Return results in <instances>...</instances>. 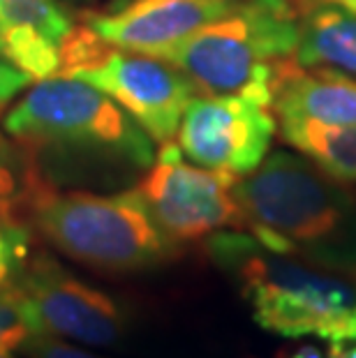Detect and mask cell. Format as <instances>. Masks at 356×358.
Returning a JSON list of instances; mask_svg holds the SVG:
<instances>
[{"mask_svg":"<svg viewBox=\"0 0 356 358\" xmlns=\"http://www.w3.org/2000/svg\"><path fill=\"white\" fill-rule=\"evenodd\" d=\"M236 176L187 164L178 143H162L137 187L150 215L176 243L197 241L222 229H243L234 199Z\"/></svg>","mask_w":356,"mask_h":358,"instance_id":"8","label":"cell"},{"mask_svg":"<svg viewBox=\"0 0 356 358\" xmlns=\"http://www.w3.org/2000/svg\"><path fill=\"white\" fill-rule=\"evenodd\" d=\"M30 83H33V79L0 53V109H3L5 104H10L21 90H26L30 86Z\"/></svg>","mask_w":356,"mask_h":358,"instance_id":"20","label":"cell"},{"mask_svg":"<svg viewBox=\"0 0 356 358\" xmlns=\"http://www.w3.org/2000/svg\"><path fill=\"white\" fill-rule=\"evenodd\" d=\"M234 199L264 248L356 275V199L310 159L276 150L236 180Z\"/></svg>","mask_w":356,"mask_h":358,"instance_id":"1","label":"cell"},{"mask_svg":"<svg viewBox=\"0 0 356 358\" xmlns=\"http://www.w3.org/2000/svg\"><path fill=\"white\" fill-rule=\"evenodd\" d=\"M30 255L28 224L0 222V292L10 285Z\"/></svg>","mask_w":356,"mask_h":358,"instance_id":"17","label":"cell"},{"mask_svg":"<svg viewBox=\"0 0 356 358\" xmlns=\"http://www.w3.org/2000/svg\"><path fill=\"white\" fill-rule=\"evenodd\" d=\"M278 132L271 106L245 95L192 97L178 125V148L194 164L243 178L269 155Z\"/></svg>","mask_w":356,"mask_h":358,"instance_id":"9","label":"cell"},{"mask_svg":"<svg viewBox=\"0 0 356 358\" xmlns=\"http://www.w3.org/2000/svg\"><path fill=\"white\" fill-rule=\"evenodd\" d=\"M299 10L292 0H238L225 17L162 49L206 95H245L271 106L276 65L297 49Z\"/></svg>","mask_w":356,"mask_h":358,"instance_id":"3","label":"cell"},{"mask_svg":"<svg viewBox=\"0 0 356 358\" xmlns=\"http://www.w3.org/2000/svg\"><path fill=\"white\" fill-rule=\"evenodd\" d=\"M3 129L30 148L58 146L148 169L150 134L104 90L72 77L35 81L3 118Z\"/></svg>","mask_w":356,"mask_h":358,"instance_id":"5","label":"cell"},{"mask_svg":"<svg viewBox=\"0 0 356 358\" xmlns=\"http://www.w3.org/2000/svg\"><path fill=\"white\" fill-rule=\"evenodd\" d=\"M0 14L10 26L33 28L58 44L72 30V19L54 0H0Z\"/></svg>","mask_w":356,"mask_h":358,"instance_id":"16","label":"cell"},{"mask_svg":"<svg viewBox=\"0 0 356 358\" xmlns=\"http://www.w3.org/2000/svg\"><path fill=\"white\" fill-rule=\"evenodd\" d=\"M19 352L24 358H104L88 352V349L77 347V342L60 340L54 338V335H42V333H30L21 342Z\"/></svg>","mask_w":356,"mask_h":358,"instance_id":"18","label":"cell"},{"mask_svg":"<svg viewBox=\"0 0 356 358\" xmlns=\"http://www.w3.org/2000/svg\"><path fill=\"white\" fill-rule=\"evenodd\" d=\"M70 3H77V0H70Z\"/></svg>","mask_w":356,"mask_h":358,"instance_id":"25","label":"cell"},{"mask_svg":"<svg viewBox=\"0 0 356 358\" xmlns=\"http://www.w3.org/2000/svg\"><path fill=\"white\" fill-rule=\"evenodd\" d=\"M294 5H297V10L303 12V10H308V7H313L317 3H340V0H292Z\"/></svg>","mask_w":356,"mask_h":358,"instance_id":"22","label":"cell"},{"mask_svg":"<svg viewBox=\"0 0 356 358\" xmlns=\"http://www.w3.org/2000/svg\"><path fill=\"white\" fill-rule=\"evenodd\" d=\"M292 58L303 67H324L356 79V14L340 3H317L299 12Z\"/></svg>","mask_w":356,"mask_h":358,"instance_id":"12","label":"cell"},{"mask_svg":"<svg viewBox=\"0 0 356 358\" xmlns=\"http://www.w3.org/2000/svg\"><path fill=\"white\" fill-rule=\"evenodd\" d=\"M238 0H127L109 12L88 14V24L116 49L157 56L204 26L213 24Z\"/></svg>","mask_w":356,"mask_h":358,"instance_id":"10","label":"cell"},{"mask_svg":"<svg viewBox=\"0 0 356 358\" xmlns=\"http://www.w3.org/2000/svg\"><path fill=\"white\" fill-rule=\"evenodd\" d=\"M271 109L278 118L306 116L356 127V79L324 67H303L292 56L283 58L271 81Z\"/></svg>","mask_w":356,"mask_h":358,"instance_id":"11","label":"cell"},{"mask_svg":"<svg viewBox=\"0 0 356 358\" xmlns=\"http://www.w3.org/2000/svg\"><path fill=\"white\" fill-rule=\"evenodd\" d=\"M30 335L28 326L5 294H0V352H19L21 342Z\"/></svg>","mask_w":356,"mask_h":358,"instance_id":"19","label":"cell"},{"mask_svg":"<svg viewBox=\"0 0 356 358\" xmlns=\"http://www.w3.org/2000/svg\"><path fill=\"white\" fill-rule=\"evenodd\" d=\"M60 77L86 81L120 104L157 143L178 132L194 83L162 58L116 49L88 24L72 26L60 42Z\"/></svg>","mask_w":356,"mask_h":358,"instance_id":"6","label":"cell"},{"mask_svg":"<svg viewBox=\"0 0 356 358\" xmlns=\"http://www.w3.org/2000/svg\"><path fill=\"white\" fill-rule=\"evenodd\" d=\"M0 294L12 301L30 333L88 347H111L125 338L123 308L44 252L28 255Z\"/></svg>","mask_w":356,"mask_h":358,"instance_id":"7","label":"cell"},{"mask_svg":"<svg viewBox=\"0 0 356 358\" xmlns=\"http://www.w3.org/2000/svg\"><path fill=\"white\" fill-rule=\"evenodd\" d=\"M30 224L65 257L100 271L153 268L178 252L137 187L118 194L51 189L35 206Z\"/></svg>","mask_w":356,"mask_h":358,"instance_id":"4","label":"cell"},{"mask_svg":"<svg viewBox=\"0 0 356 358\" xmlns=\"http://www.w3.org/2000/svg\"><path fill=\"white\" fill-rule=\"evenodd\" d=\"M278 134L317 169L338 182H356V127L329 125L306 116H280Z\"/></svg>","mask_w":356,"mask_h":358,"instance_id":"13","label":"cell"},{"mask_svg":"<svg viewBox=\"0 0 356 358\" xmlns=\"http://www.w3.org/2000/svg\"><path fill=\"white\" fill-rule=\"evenodd\" d=\"M0 358H14L12 352H0Z\"/></svg>","mask_w":356,"mask_h":358,"instance_id":"24","label":"cell"},{"mask_svg":"<svg viewBox=\"0 0 356 358\" xmlns=\"http://www.w3.org/2000/svg\"><path fill=\"white\" fill-rule=\"evenodd\" d=\"M0 53L7 60H12L19 70H24L33 83L58 74V44L33 28L10 26L3 19V14H0Z\"/></svg>","mask_w":356,"mask_h":358,"instance_id":"15","label":"cell"},{"mask_svg":"<svg viewBox=\"0 0 356 358\" xmlns=\"http://www.w3.org/2000/svg\"><path fill=\"white\" fill-rule=\"evenodd\" d=\"M208 252L236 280L257 326L283 338L356 340V275L273 252L252 234H211Z\"/></svg>","mask_w":356,"mask_h":358,"instance_id":"2","label":"cell"},{"mask_svg":"<svg viewBox=\"0 0 356 358\" xmlns=\"http://www.w3.org/2000/svg\"><path fill=\"white\" fill-rule=\"evenodd\" d=\"M340 5H345L347 10H352L356 14V0H340Z\"/></svg>","mask_w":356,"mask_h":358,"instance_id":"23","label":"cell"},{"mask_svg":"<svg viewBox=\"0 0 356 358\" xmlns=\"http://www.w3.org/2000/svg\"><path fill=\"white\" fill-rule=\"evenodd\" d=\"M54 185L44 178L35 148L0 129V222L28 224L35 206Z\"/></svg>","mask_w":356,"mask_h":358,"instance_id":"14","label":"cell"},{"mask_svg":"<svg viewBox=\"0 0 356 358\" xmlns=\"http://www.w3.org/2000/svg\"><path fill=\"white\" fill-rule=\"evenodd\" d=\"M329 358H356V347L347 345H331Z\"/></svg>","mask_w":356,"mask_h":358,"instance_id":"21","label":"cell"}]
</instances>
